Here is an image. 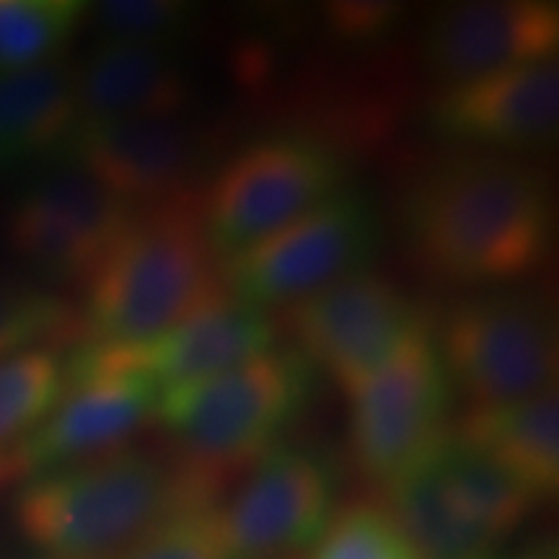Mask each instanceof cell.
<instances>
[{
    "label": "cell",
    "instance_id": "cell-1",
    "mask_svg": "<svg viewBox=\"0 0 559 559\" xmlns=\"http://www.w3.org/2000/svg\"><path fill=\"white\" fill-rule=\"evenodd\" d=\"M555 223L547 174L508 153L461 148L432 160L402 200L412 262L445 288H510L539 275Z\"/></svg>",
    "mask_w": 559,
    "mask_h": 559
},
{
    "label": "cell",
    "instance_id": "cell-2",
    "mask_svg": "<svg viewBox=\"0 0 559 559\" xmlns=\"http://www.w3.org/2000/svg\"><path fill=\"white\" fill-rule=\"evenodd\" d=\"M218 492L174 453L124 445L29 477L13 519L45 559H120L185 510L218 502Z\"/></svg>",
    "mask_w": 559,
    "mask_h": 559
},
{
    "label": "cell",
    "instance_id": "cell-3",
    "mask_svg": "<svg viewBox=\"0 0 559 559\" xmlns=\"http://www.w3.org/2000/svg\"><path fill=\"white\" fill-rule=\"evenodd\" d=\"M83 288L81 342L109 347L145 345L226 296L198 198L135 207Z\"/></svg>",
    "mask_w": 559,
    "mask_h": 559
},
{
    "label": "cell",
    "instance_id": "cell-4",
    "mask_svg": "<svg viewBox=\"0 0 559 559\" xmlns=\"http://www.w3.org/2000/svg\"><path fill=\"white\" fill-rule=\"evenodd\" d=\"M317 379L296 347H272L210 379L160 391L153 423L187 469L223 487L280 443L311 404Z\"/></svg>",
    "mask_w": 559,
    "mask_h": 559
},
{
    "label": "cell",
    "instance_id": "cell-5",
    "mask_svg": "<svg viewBox=\"0 0 559 559\" xmlns=\"http://www.w3.org/2000/svg\"><path fill=\"white\" fill-rule=\"evenodd\" d=\"M432 340L453 391L472 407H506L557 389L555 306L536 290L466 293L432 324Z\"/></svg>",
    "mask_w": 559,
    "mask_h": 559
},
{
    "label": "cell",
    "instance_id": "cell-6",
    "mask_svg": "<svg viewBox=\"0 0 559 559\" xmlns=\"http://www.w3.org/2000/svg\"><path fill=\"white\" fill-rule=\"evenodd\" d=\"M337 145L306 132H275L243 145L202 185L198 215L221 262L345 190Z\"/></svg>",
    "mask_w": 559,
    "mask_h": 559
},
{
    "label": "cell",
    "instance_id": "cell-7",
    "mask_svg": "<svg viewBox=\"0 0 559 559\" xmlns=\"http://www.w3.org/2000/svg\"><path fill=\"white\" fill-rule=\"evenodd\" d=\"M453 394L430 321L349 394L347 443L355 469L389 489L423 464L451 432Z\"/></svg>",
    "mask_w": 559,
    "mask_h": 559
},
{
    "label": "cell",
    "instance_id": "cell-8",
    "mask_svg": "<svg viewBox=\"0 0 559 559\" xmlns=\"http://www.w3.org/2000/svg\"><path fill=\"white\" fill-rule=\"evenodd\" d=\"M383 226L373 202L340 190L288 226L221 262L228 296L257 309H288L337 280L368 270Z\"/></svg>",
    "mask_w": 559,
    "mask_h": 559
},
{
    "label": "cell",
    "instance_id": "cell-9",
    "mask_svg": "<svg viewBox=\"0 0 559 559\" xmlns=\"http://www.w3.org/2000/svg\"><path fill=\"white\" fill-rule=\"evenodd\" d=\"M275 321L293 347L347 394L358 391L404 340L430 324L396 280L370 270L298 300Z\"/></svg>",
    "mask_w": 559,
    "mask_h": 559
},
{
    "label": "cell",
    "instance_id": "cell-10",
    "mask_svg": "<svg viewBox=\"0 0 559 559\" xmlns=\"http://www.w3.org/2000/svg\"><path fill=\"white\" fill-rule=\"evenodd\" d=\"M340 477L313 445L277 443L243 472L218 502L234 559H298L313 549L337 513Z\"/></svg>",
    "mask_w": 559,
    "mask_h": 559
},
{
    "label": "cell",
    "instance_id": "cell-11",
    "mask_svg": "<svg viewBox=\"0 0 559 559\" xmlns=\"http://www.w3.org/2000/svg\"><path fill=\"white\" fill-rule=\"evenodd\" d=\"M156 402L158 391L148 379L115 366L94 345L81 342L66 358L60 402L19 453L16 477L29 479L124 449L151 423Z\"/></svg>",
    "mask_w": 559,
    "mask_h": 559
},
{
    "label": "cell",
    "instance_id": "cell-12",
    "mask_svg": "<svg viewBox=\"0 0 559 559\" xmlns=\"http://www.w3.org/2000/svg\"><path fill=\"white\" fill-rule=\"evenodd\" d=\"M135 207L68 164L34 179L5 213V243L60 283L86 285Z\"/></svg>",
    "mask_w": 559,
    "mask_h": 559
},
{
    "label": "cell",
    "instance_id": "cell-13",
    "mask_svg": "<svg viewBox=\"0 0 559 559\" xmlns=\"http://www.w3.org/2000/svg\"><path fill=\"white\" fill-rule=\"evenodd\" d=\"M68 160L132 207L198 198L210 135L185 120H88L75 124Z\"/></svg>",
    "mask_w": 559,
    "mask_h": 559
},
{
    "label": "cell",
    "instance_id": "cell-14",
    "mask_svg": "<svg viewBox=\"0 0 559 559\" xmlns=\"http://www.w3.org/2000/svg\"><path fill=\"white\" fill-rule=\"evenodd\" d=\"M559 9L544 0H466L438 9L419 34V58L440 86L555 60Z\"/></svg>",
    "mask_w": 559,
    "mask_h": 559
},
{
    "label": "cell",
    "instance_id": "cell-15",
    "mask_svg": "<svg viewBox=\"0 0 559 559\" xmlns=\"http://www.w3.org/2000/svg\"><path fill=\"white\" fill-rule=\"evenodd\" d=\"M428 120L440 138L474 151L510 156L544 148L559 128L557 60L440 86Z\"/></svg>",
    "mask_w": 559,
    "mask_h": 559
},
{
    "label": "cell",
    "instance_id": "cell-16",
    "mask_svg": "<svg viewBox=\"0 0 559 559\" xmlns=\"http://www.w3.org/2000/svg\"><path fill=\"white\" fill-rule=\"evenodd\" d=\"M280 326L270 311L221 296L181 324L140 347L96 345L115 366L135 370L156 391L185 386L277 347Z\"/></svg>",
    "mask_w": 559,
    "mask_h": 559
},
{
    "label": "cell",
    "instance_id": "cell-17",
    "mask_svg": "<svg viewBox=\"0 0 559 559\" xmlns=\"http://www.w3.org/2000/svg\"><path fill=\"white\" fill-rule=\"evenodd\" d=\"M79 122L177 120L194 104V83L171 50L102 41L73 66Z\"/></svg>",
    "mask_w": 559,
    "mask_h": 559
},
{
    "label": "cell",
    "instance_id": "cell-18",
    "mask_svg": "<svg viewBox=\"0 0 559 559\" xmlns=\"http://www.w3.org/2000/svg\"><path fill=\"white\" fill-rule=\"evenodd\" d=\"M436 451L386 489L391 519L419 559H495L502 539L466 506Z\"/></svg>",
    "mask_w": 559,
    "mask_h": 559
},
{
    "label": "cell",
    "instance_id": "cell-19",
    "mask_svg": "<svg viewBox=\"0 0 559 559\" xmlns=\"http://www.w3.org/2000/svg\"><path fill=\"white\" fill-rule=\"evenodd\" d=\"M453 436L485 453L544 502L559 487L557 389L506 407H472L451 425Z\"/></svg>",
    "mask_w": 559,
    "mask_h": 559
},
{
    "label": "cell",
    "instance_id": "cell-20",
    "mask_svg": "<svg viewBox=\"0 0 559 559\" xmlns=\"http://www.w3.org/2000/svg\"><path fill=\"white\" fill-rule=\"evenodd\" d=\"M79 124L73 66L50 60L0 73V174L66 151Z\"/></svg>",
    "mask_w": 559,
    "mask_h": 559
},
{
    "label": "cell",
    "instance_id": "cell-21",
    "mask_svg": "<svg viewBox=\"0 0 559 559\" xmlns=\"http://www.w3.org/2000/svg\"><path fill=\"white\" fill-rule=\"evenodd\" d=\"M66 391L60 349L34 347L0 358V487L16 481V461Z\"/></svg>",
    "mask_w": 559,
    "mask_h": 559
},
{
    "label": "cell",
    "instance_id": "cell-22",
    "mask_svg": "<svg viewBox=\"0 0 559 559\" xmlns=\"http://www.w3.org/2000/svg\"><path fill=\"white\" fill-rule=\"evenodd\" d=\"M83 340L81 311L58 293L0 272V358L21 349H60Z\"/></svg>",
    "mask_w": 559,
    "mask_h": 559
},
{
    "label": "cell",
    "instance_id": "cell-23",
    "mask_svg": "<svg viewBox=\"0 0 559 559\" xmlns=\"http://www.w3.org/2000/svg\"><path fill=\"white\" fill-rule=\"evenodd\" d=\"M86 13L88 3L79 0H0V70L55 60Z\"/></svg>",
    "mask_w": 559,
    "mask_h": 559
},
{
    "label": "cell",
    "instance_id": "cell-24",
    "mask_svg": "<svg viewBox=\"0 0 559 559\" xmlns=\"http://www.w3.org/2000/svg\"><path fill=\"white\" fill-rule=\"evenodd\" d=\"M198 11L179 0H104L88 5L86 21L104 41H130L174 50L190 34Z\"/></svg>",
    "mask_w": 559,
    "mask_h": 559
},
{
    "label": "cell",
    "instance_id": "cell-25",
    "mask_svg": "<svg viewBox=\"0 0 559 559\" xmlns=\"http://www.w3.org/2000/svg\"><path fill=\"white\" fill-rule=\"evenodd\" d=\"M407 547L383 502L355 500L337 508L309 559H394Z\"/></svg>",
    "mask_w": 559,
    "mask_h": 559
},
{
    "label": "cell",
    "instance_id": "cell-26",
    "mask_svg": "<svg viewBox=\"0 0 559 559\" xmlns=\"http://www.w3.org/2000/svg\"><path fill=\"white\" fill-rule=\"evenodd\" d=\"M218 502L185 510L120 559H234L221 528Z\"/></svg>",
    "mask_w": 559,
    "mask_h": 559
},
{
    "label": "cell",
    "instance_id": "cell-27",
    "mask_svg": "<svg viewBox=\"0 0 559 559\" xmlns=\"http://www.w3.org/2000/svg\"><path fill=\"white\" fill-rule=\"evenodd\" d=\"M402 5L394 3H330L324 5L326 29L342 41L383 39L402 19Z\"/></svg>",
    "mask_w": 559,
    "mask_h": 559
},
{
    "label": "cell",
    "instance_id": "cell-28",
    "mask_svg": "<svg viewBox=\"0 0 559 559\" xmlns=\"http://www.w3.org/2000/svg\"><path fill=\"white\" fill-rule=\"evenodd\" d=\"M510 559H559L557 544L551 539H539V542H531L526 547L515 551Z\"/></svg>",
    "mask_w": 559,
    "mask_h": 559
},
{
    "label": "cell",
    "instance_id": "cell-29",
    "mask_svg": "<svg viewBox=\"0 0 559 559\" xmlns=\"http://www.w3.org/2000/svg\"><path fill=\"white\" fill-rule=\"evenodd\" d=\"M394 559H419V557L415 555V551H412V549H409V544H407V547H404V549L400 551V555H396Z\"/></svg>",
    "mask_w": 559,
    "mask_h": 559
},
{
    "label": "cell",
    "instance_id": "cell-30",
    "mask_svg": "<svg viewBox=\"0 0 559 559\" xmlns=\"http://www.w3.org/2000/svg\"><path fill=\"white\" fill-rule=\"evenodd\" d=\"M0 73H3V70H0Z\"/></svg>",
    "mask_w": 559,
    "mask_h": 559
}]
</instances>
